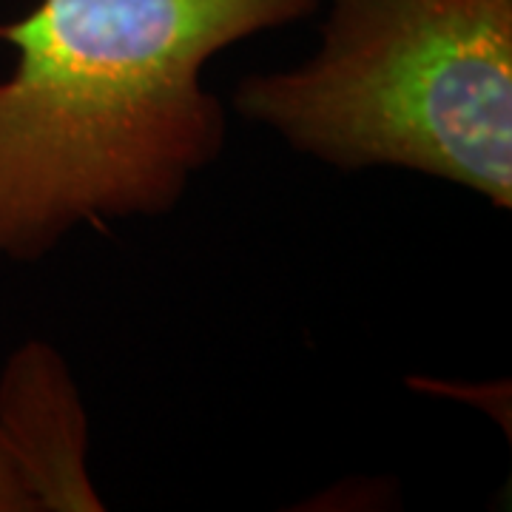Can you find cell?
Listing matches in <instances>:
<instances>
[{
  "instance_id": "obj_1",
  "label": "cell",
  "mask_w": 512,
  "mask_h": 512,
  "mask_svg": "<svg viewBox=\"0 0 512 512\" xmlns=\"http://www.w3.org/2000/svg\"><path fill=\"white\" fill-rule=\"evenodd\" d=\"M322 0H40L0 23V259L52 254L80 225L160 217L228 140L211 57Z\"/></svg>"
},
{
  "instance_id": "obj_2",
  "label": "cell",
  "mask_w": 512,
  "mask_h": 512,
  "mask_svg": "<svg viewBox=\"0 0 512 512\" xmlns=\"http://www.w3.org/2000/svg\"><path fill=\"white\" fill-rule=\"evenodd\" d=\"M234 106L299 154L407 168L512 205V0H330L319 52Z\"/></svg>"
},
{
  "instance_id": "obj_3",
  "label": "cell",
  "mask_w": 512,
  "mask_h": 512,
  "mask_svg": "<svg viewBox=\"0 0 512 512\" xmlns=\"http://www.w3.org/2000/svg\"><path fill=\"white\" fill-rule=\"evenodd\" d=\"M0 433L40 510H100L83 470V413L49 348L26 345L9 359L0 379Z\"/></svg>"
},
{
  "instance_id": "obj_4",
  "label": "cell",
  "mask_w": 512,
  "mask_h": 512,
  "mask_svg": "<svg viewBox=\"0 0 512 512\" xmlns=\"http://www.w3.org/2000/svg\"><path fill=\"white\" fill-rule=\"evenodd\" d=\"M37 498L20 473L18 458L0 433V512H35Z\"/></svg>"
}]
</instances>
